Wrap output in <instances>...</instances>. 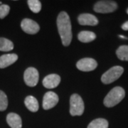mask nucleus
I'll list each match as a JSON object with an SVG mask.
<instances>
[{
  "label": "nucleus",
  "instance_id": "obj_8",
  "mask_svg": "<svg viewBox=\"0 0 128 128\" xmlns=\"http://www.w3.org/2000/svg\"><path fill=\"white\" fill-rule=\"evenodd\" d=\"M58 102V96L54 92H48L43 98V108L44 110H49L54 108Z\"/></svg>",
  "mask_w": 128,
  "mask_h": 128
},
{
  "label": "nucleus",
  "instance_id": "obj_10",
  "mask_svg": "<svg viewBox=\"0 0 128 128\" xmlns=\"http://www.w3.org/2000/svg\"><path fill=\"white\" fill-rule=\"evenodd\" d=\"M60 82V77L57 74H50L46 76L43 80V86L46 88H55Z\"/></svg>",
  "mask_w": 128,
  "mask_h": 128
},
{
  "label": "nucleus",
  "instance_id": "obj_24",
  "mask_svg": "<svg viewBox=\"0 0 128 128\" xmlns=\"http://www.w3.org/2000/svg\"><path fill=\"white\" fill-rule=\"evenodd\" d=\"M127 13H128V10H127Z\"/></svg>",
  "mask_w": 128,
  "mask_h": 128
},
{
  "label": "nucleus",
  "instance_id": "obj_17",
  "mask_svg": "<svg viewBox=\"0 0 128 128\" xmlns=\"http://www.w3.org/2000/svg\"><path fill=\"white\" fill-rule=\"evenodd\" d=\"M13 48L14 44L10 40L5 38H0V51H10Z\"/></svg>",
  "mask_w": 128,
  "mask_h": 128
},
{
  "label": "nucleus",
  "instance_id": "obj_20",
  "mask_svg": "<svg viewBox=\"0 0 128 128\" xmlns=\"http://www.w3.org/2000/svg\"><path fill=\"white\" fill-rule=\"evenodd\" d=\"M8 106V99L4 92L0 90V111H4Z\"/></svg>",
  "mask_w": 128,
  "mask_h": 128
},
{
  "label": "nucleus",
  "instance_id": "obj_11",
  "mask_svg": "<svg viewBox=\"0 0 128 128\" xmlns=\"http://www.w3.org/2000/svg\"><path fill=\"white\" fill-rule=\"evenodd\" d=\"M78 23L80 25L96 26L98 24V20L96 16L91 14H82L78 18Z\"/></svg>",
  "mask_w": 128,
  "mask_h": 128
},
{
  "label": "nucleus",
  "instance_id": "obj_3",
  "mask_svg": "<svg viewBox=\"0 0 128 128\" xmlns=\"http://www.w3.org/2000/svg\"><path fill=\"white\" fill-rule=\"evenodd\" d=\"M84 112V102L78 94H73L70 98V114L72 116H80Z\"/></svg>",
  "mask_w": 128,
  "mask_h": 128
},
{
  "label": "nucleus",
  "instance_id": "obj_22",
  "mask_svg": "<svg viewBox=\"0 0 128 128\" xmlns=\"http://www.w3.org/2000/svg\"><path fill=\"white\" fill-rule=\"evenodd\" d=\"M122 28L124 31H128V21L122 25Z\"/></svg>",
  "mask_w": 128,
  "mask_h": 128
},
{
  "label": "nucleus",
  "instance_id": "obj_9",
  "mask_svg": "<svg viewBox=\"0 0 128 128\" xmlns=\"http://www.w3.org/2000/svg\"><path fill=\"white\" fill-rule=\"evenodd\" d=\"M21 27L24 32L28 34H35L39 32V25L30 18H24L21 23Z\"/></svg>",
  "mask_w": 128,
  "mask_h": 128
},
{
  "label": "nucleus",
  "instance_id": "obj_14",
  "mask_svg": "<svg viewBox=\"0 0 128 128\" xmlns=\"http://www.w3.org/2000/svg\"><path fill=\"white\" fill-rule=\"evenodd\" d=\"M24 104L28 108V110H30L31 112H33L38 111V108H39L38 102L37 101L36 98L32 96H28L25 98Z\"/></svg>",
  "mask_w": 128,
  "mask_h": 128
},
{
  "label": "nucleus",
  "instance_id": "obj_2",
  "mask_svg": "<svg viewBox=\"0 0 128 128\" xmlns=\"http://www.w3.org/2000/svg\"><path fill=\"white\" fill-rule=\"evenodd\" d=\"M125 91L122 88L114 87L105 96L103 103L107 108H112L117 105L123 100Z\"/></svg>",
  "mask_w": 128,
  "mask_h": 128
},
{
  "label": "nucleus",
  "instance_id": "obj_13",
  "mask_svg": "<svg viewBox=\"0 0 128 128\" xmlns=\"http://www.w3.org/2000/svg\"><path fill=\"white\" fill-rule=\"evenodd\" d=\"M6 122L11 128H22V118L18 114L14 112H10L6 116Z\"/></svg>",
  "mask_w": 128,
  "mask_h": 128
},
{
  "label": "nucleus",
  "instance_id": "obj_7",
  "mask_svg": "<svg viewBox=\"0 0 128 128\" xmlns=\"http://www.w3.org/2000/svg\"><path fill=\"white\" fill-rule=\"evenodd\" d=\"M97 66H98L97 61L90 58H85L80 59L76 64L77 68L84 72L92 71L95 70L97 68Z\"/></svg>",
  "mask_w": 128,
  "mask_h": 128
},
{
  "label": "nucleus",
  "instance_id": "obj_4",
  "mask_svg": "<svg viewBox=\"0 0 128 128\" xmlns=\"http://www.w3.org/2000/svg\"><path fill=\"white\" fill-rule=\"evenodd\" d=\"M124 68L120 66L112 67L107 70L101 77V81L104 84H110L117 80L122 75Z\"/></svg>",
  "mask_w": 128,
  "mask_h": 128
},
{
  "label": "nucleus",
  "instance_id": "obj_16",
  "mask_svg": "<svg viewBox=\"0 0 128 128\" xmlns=\"http://www.w3.org/2000/svg\"><path fill=\"white\" fill-rule=\"evenodd\" d=\"M88 128H108V122L103 118H98L92 120Z\"/></svg>",
  "mask_w": 128,
  "mask_h": 128
},
{
  "label": "nucleus",
  "instance_id": "obj_15",
  "mask_svg": "<svg viewBox=\"0 0 128 128\" xmlns=\"http://www.w3.org/2000/svg\"><path fill=\"white\" fill-rule=\"evenodd\" d=\"M78 38L79 41L82 43H89L96 39V35L95 33L92 32L82 31L78 34Z\"/></svg>",
  "mask_w": 128,
  "mask_h": 128
},
{
  "label": "nucleus",
  "instance_id": "obj_21",
  "mask_svg": "<svg viewBox=\"0 0 128 128\" xmlns=\"http://www.w3.org/2000/svg\"><path fill=\"white\" fill-rule=\"evenodd\" d=\"M10 11V7L7 4L0 5V18H4L6 17Z\"/></svg>",
  "mask_w": 128,
  "mask_h": 128
},
{
  "label": "nucleus",
  "instance_id": "obj_5",
  "mask_svg": "<svg viewBox=\"0 0 128 128\" xmlns=\"http://www.w3.org/2000/svg\"><path fill=\"white\" fill-rule=\"evenodd\" d=\"M117 9L118 4L114 1H99L94 5V11L102 14L111 13Z\"/></svg>",
  "mask_w": 128,
  "mask_h": 128
},
{
  "label": "nucleus",
  "instance_id": "obj_23",
  "mask_svg": "<svg viewBox=\"0 0 128 128\" xmlns=\"http://www.w3.org/2000/svg\"><path fill=\"white\" fill-rule=\"evenodd\" d=\"M119 37H120L121 38H124V39H128V38H126V37L124 36H122V35H120Z\"/></svg>",
  "mask_w": 128,
  "mask_h": 128
},
{
  "label": "nucleus",
  "instance_id": "obj_1",
  "mask_svg": "<svg viewBox=\"0 0 128 128\" xmlns=\"http://www.w3.org/2000/svg\"><path fill=\"white\" fill-rule=\"evenodd\" d=\"M57 27L62 44L65 46L70 45L72 40V27L68 14L65 12H60L57 18Z\"/></svg>",
  "mask_w": 128,
  "mask_h": 128
},
{
  "label": "nucleus",
  "instance_id": "obj_6",
  "mask_svg": "<svg viewBox=\"0 0 128 128\" xmlns=\"http://www.w3.org/2000/svg\"><path fill=\"white\" fill-rule=\"evenodd\" d=\"M38 78L39 75L38 72L36 69L33 67L28 68L24 74V82L30 87H34L37 85L38 82Z\"/></svg>",
  "mask_w": 128,
  "mask_h": 128
},
{
  "label": "nucleus",
  "instance_id": "obj_18",
  "mask_svg": "<svg viewBox=\"0 0 128 128\" xmlns=\"http://www.w3.org/2000/svg\"><path fill=\"white\" fill-rule=\"evenodd\" d=\"M116 55L120 60L128 61V46H120L116 50Z\"/></svg>",
  "mask_w": 128,
  "mask_h": 128
},
{
  "label": "nucleus",
  "instance_id": "obj_12",
  "mask_svg": "<svg viewBox=\"0 0 128 128\" xmlns=\"http://www.w3.org/2000/svg\"><path fill=\"white\" fill-rule=\"evenodd\" d=\"M18 59V56L15 54H4L0 57V68H5L14 64Z\"/></svg>",
  "mask_w": 128,
  "mask_h": 128
},
{
  "label": "nucleus",
  "instance_id": "obj_19",
  "mask_svg": "<svg viewBox=\"0 0 128 128\" xmlns=\"http://www.w3.org/2000/svg\"><path fill=\"white\" fill-rule=\"evenodd\" d=\"M28 5L30 10L34 13H38L41 9V3L38 0H28Z\"/></svg>",
  "mask_w": 128,
  "mask_h": 128
}]
</instances>
